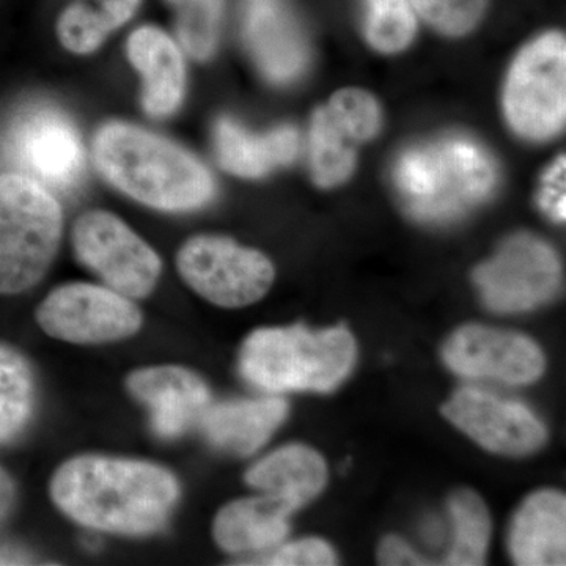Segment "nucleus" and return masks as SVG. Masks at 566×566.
<instances>
[{"mask_svg":"<svg viewBox=\"0 0 566 566\" xmlns=\"http://www.w3.org/2000/svg\"><path fill=\"white\" fill-rule=\"evenodd\" d=\"M128 390L150 409L153 428L163 438L185 433L210 408V390L202 379L174 365L134 371Z\"/></svg>","mask_w":566,"mask_h":566,"instance_id":"obj_15","label":"nucleus"},{"mask_svg":"<svg viewBox=\"0 0 566 566\" xmlns=\"http://www.w3.org/2000/svg\"><path fill=\"white\" fill-rule=\"evenodd\" d=\"M453 520V543L447 565L476 566L485 564L491 538V517L485 502L474 491L461 490L450 499Z\"/></svg>","mask_w":566,"mask_h":566,"instance_id":"obj_24","label":"nucleus"},{"mask_svg":"<svg viewBox=\"0 0 566 566\" xmlns=\"http://www.w3.org/2000/svg\"><path fill=\"white\" fill-rule=\"evenodd\" d=\"M14 499H17V490H14L13 482L9 474L0 468V521L10 515Z\"/></svg>","mask_w":566,"mask_h":566,"instance_id":"obj_32","label":"nucleus"},{"mask_svg":"<svg viewBox=\"0 0 566 566\" xmlns=\"http://www.w3.org/2000/svg\"><path fill=\"white\" fill-rule=\"evenodd\" d=\"M71 240L77 260L114 292L132 300L155 290L161 259L118 216L102 210L84 212L74 223Z\"/></svg>","mask_w":566,"mask_h":566,"instance_id":"obj_8","label":"nucleus"},{"mask_svg":"<svg viewBox=\"0 0 566 566\" xmlns=\"http://www.w3.org/2000/svg\"><path fill=\"white\" fill-rule=\"evenodd\" d=\"M286 412L289 405L282 398L227 401L210 406L200 423L212 446L245 457L266 444Z\"/></svg>","mask_w":566,"mask_h":566,"instance_id":"obj_20","label":"nucleus"},{"mask_svg":"<svg viewBox=\"0 0 566 566\" xmlns=\"http://www.w3.org/2000/svg\"><path fill=\"white\" fill-rule=\"evenodd\" d=\"M245 46L271 82L296 81L308 63V46L293 18L275 0H251L244 18Z\"/></svg>","mask_w":566,"mask_h":566,"instance_id":"obj_16","label":"nucleus"},{"mask_svg":"<svg viewBox=\"0 0 566 566\" xmlns=\"http://www.w3.org/2000/svg\"><path fill=\"white\" fill-rule=\"evenodd\" d=\"M382 111L371 93L344 88L315 111L308 134L312 177L322 188L349 180L357 164V147L378 136Z\"/></svg>","mask_w":566,"mask_h":566,"instance_id":"obj_10","label":"nucleus"},{"mask_svg":"<svg viewBox=\"0 0 566 566\" xmlns=\"http://www.w3.org/2000/svg\"><path fill=\"white\" fill-rule=\"evenodd\" d=\"M35 385L31 367L20 353L0 345V444L9 442L32 415Z\"/></svg>","mask_w":566,"mask_h":566,"instance_id":"obj_25","label":"nucleus"},{"mask_svg":"<svg viewBox=\"0 0 566 566\" xmlns=\"http://www.w3.org/2000/svg\"><path fill=\"white\" fill-rule=\"evenodd\" d=\"M214 148L227 172L241 178H262L296 159L300 134L290 125L252 134L232 118H219L214 126Z\"/></svg>","mask_w":566,"mask_h":566,"instance_id":"obj_19","label":"nucleus"},{"mask_svg":"<svg viewBox=\"0 0 566 566\" xmlns=\"http://www.w3.org/2000/svg\"><path fill=\"white\" fill-rule=\"evenodd\" d=\"M245 482L264 494L282 499L296 512L322 493L327 468L323 457L311 447L286 446L253 464Z\"/></svg>","mask_w":566,"mask_h":566,"instance_id":"obj_22","label":"nucleus"},{"mask_svg":"<svg viewBox=\"0 0 566 566\" xmlns=\"http://www.w3.org/2000/svg\"><path fill=\"white\" fill-rule=\"evenodd\" d=\"M293 512L292 505L275 495L240 499L218 513L212 534L227 553L270 549L289 535V516Z\"/></svg>","mask_w":566,"mask_h":566,"instance_id":"obj_21","label":"nucleus"},{"mask_svg":"<svg viewBox=\"0 0 566 566\" xmlns=\"http://www.w3.org/2000/svg\"><path fill=\"white\" fill-rule=\"evenodd\" d=\"M177 10V36L197 61H208L218 46L222 0H166Z\"/></svg>","mask_w":566,"mask_h":566,"instance_id":"obj_27","label":"nucleus"},{"mask_svg":"<svg viewBox=\"0 0 566 566\" xmlns=\"http://www.w3.org/2000/svg\"><path fill=\"white\" fill-rule=\"evenodd\" d=\"M92 159L104 180L155 210H199L216 193L210 169L196 155L132 123L102 126L93 137Z\"/></svg>","mask_w":566,"mask_h":566,"instance_id":"obj_2","label":"nucleus"},{"mask_svg":"<svg viewBox=\"0 0 566 566\" xmlns=\"http://www.w3.org/2000/svg\"><path fill=\"white\" fill-rule=\"evenodd\" d=\"M444 360L457 375L509 385L534 382L546 368L545 354L526 335L480 324L463 326L447 340Z\"/></svg>","mask_w":566,"mask_h":566,"instance_id":"obj_13","label":"nucleus"},{"mask_svg":"<svg viewBox=\"0 0 566 566\" xmlns=\"http://www.w3.org/2000/svg\"><path fill=\"white\" fill-rule=\"evenodd\" d=\"M178 495L177 479L167 469L122 458H73L51 482L52 501L66 516L111 534L159 531Z\"/></svg>","mask_w":566,"mask_h":566,"instance_id":"obj_1","label":"nucleus"},{"mask_svg":"<svg viewBox=\"0 0 566 566\" xmlns=\"http://www.w3.org/2000/svg\"><path fill=\"white\" fill-rule=\"evenodd\" d=\"M182 281L219 307H245L262 300L275 271L266 255L230 238L200 234L186 241L177 255Z\"/></svg>","mask_w":566,"mask_h":566,"instance_id":"obj_7","label":"nucleus"},{"mask_svg":"<svg viewBox=\"0 0 566 566\" xmlns=\"http://www.w3.org/2000/svg\"><path fill=\"white\" fill-rule=\"evenodd\" d=\"M565 172V156H560V158H557L553 166L546 170L538 193L539 207L556 222H564L566 218Z\"/></svg>","mask_w":566,"mask_h":566,"instance_id":"obj_30","label":"nucleus"},{"mask_svg":"<svg viewBox=\"0 0 566 566\" xmlns=\"http://www.w3.org/2000/svg\"><path fill=\"white\" fill-rule=\"evenodd\" d=\"M140 0H76L57 21V35L73 54H92L139 9Z\"/></svg>","mask_w":566,"mask_h":566,"instance_id":"obj_23","label":"nucleus"},{"mask_svg":"<svg viewBox=\"0 0 566 566\" xmlns=\"http://www.w3.org/2000/svg\"><path fill=\"white\" fill-rule=\"evenodd\" d=\"M364 31L382 54H398L415 40L417 14L411 0H364Z\"/></svg>","mask_w":566,"mask_h":566,"instance_id":"obj_26","label":"nucleus"},{"mask_svg":"<svg viewBox=\"0 0 566 566\" xmlns=\"http://www.w3.org/2000/svg\"><path fill=\"white\" fill-rule=\"evenodd\" d=\"M36 322L57 340L99 345L132 337L140 329L142 314L129 297L109 286L80 282L48 294L36 308Z\"/></svg>","mask_w":566,"mask_h":566,"instance_id":"obj_9","label":"nucleus"},{"mask_svg":"<svg viewBox=\"0 0 566 566\" xmlns=\"http://www.w3.org/2000/svg\"><path fill=\"white\" fill-rule=\"evenodd\" d=\"M126 55L144 80L145 112L155 118L175 114L186 88L185 59L178 44L161 29L144 25L129 35Z\"/></svg>","mask_w":566,"mask_h":566,"instance_id":"obj_17","label":"nucleus"},{"mask_svg":"<svg viewBox=\"0 0 566 566\" xmlns=\"http://www.w3.org/2000/svg\"><path fill=\"white\" fill-rule=\"evenodd\" d=\"M337 564L333 547L319 538H305L289 543L271 556L260 558L255 565L329 566Z\"/></svg>","mask_w":566,"mask_h":566,"instance_id":"obj_29","label":"nucleus"},{"mask_svg":"<svg viewBox=\"0 0 566 566\" xmlns=\"http://www.w3.org/2000/svg\"><path fill=\"white\" fill-rule=\"evenodd\" d=\"M509 543L510 553L517 565H565V495L545 490L526 499L513 517Z\"/></svg>","mask_w":566,"mask_h":566,"instance_id":"obj_18","label":"nucleus"},{"mask_svg":"<svg viewBox=\"0 0 566 566\" xmlns=\"http://www.w3.org/2000/svg\"><path fill=\"white\" fill-rule=\"evenodd\" d=\"M11 148L24 175L46 189L66 191L81 180V136L62 112L43 107L25 115L14 128Z\"/></svg>","mask_w":566,"mask_h":566,"instance_id":"obj_14","label":"nucleus"},{"mask_svg":"<svg viewBox=\"0 0 566 566\" xmlns=\"http://www.w3.org/2000/svg\"><path fill=\"white\" fill-rule=\"evenodd\" d=\"M62 229L50 189L21 172L0 174V294L25 292L44 277Z\"/></svg>","mask_w":566,"mask_h":566,"instance_id":"obj_5","label":"nucleus"},{"mask_svg":"<svg viewBox=\"0 0 566 566\" xmlns=\"http://www.w3.org/2000/svg\"><path fill=\"white\" fill-rule=\"evenodd\" d=\"M356 357V340L344 326L323 331L268 327L245 338L240 370L268 392H331L353 370Z\"/></svg>","mask_w":566,"mask_h":566,"instance_id":"obj_4","label":"nucleus"},{"mask_svg":"<svg viewBox=\"0 0 566 566\" xmlns=\"http://www.w3.org/2000/svg\"><path fill=\"white\" fill-rule=\"evenodd\" d=\"M379 564L381 565H427L419 554L412 549L405 539L398 536H387L382 539L378 553Z\"/></svg>","mask_w":566,"mask_h":566,"instance_id":"obj_31","label":"nucleus"},{"mask_svg":"<svg viewBox=\"0 0 566 566\" xmlns=\"http://www.w3.org/2000/svg\"><path fill=\"white\" fill-rule=\"evenodd\" d=\"M506 120L528 140L560 133L566 118V41L549 32L517 54L505 82Z\"/></svg>","mask_w":566,"mask_h":566,"instance_id":"obj_6","label":"nucleus"},{"mask_svg":"<svg viewBox=\"0 0 566 566\" xmlns=\"http://www.w3.org/2000/svg\"><path fill=\"white\" fill-rule=\"evenodd\" d=\"M474 282L491 311L517 314L538 307L557 293L560 262L545 241L520 233L476 268Z\"/></svg>","mask_w":566,"mask_h":566,"instance_id":"obj_11","label":"nucleus"},{"mask_svg":"<svg viewBox=\"0 0 566 566\" xmlns=\"http://www.w3.org/2000/svg\"><path fill=\"white\" fill-rule=\"evenodd\" d=\"M442 412L476 444L501 455H528L546 442L545 424L527 406L476 387L458 390Z\"/></svg>","mask_w":566,"mask_h":566,"instance_id":"obj_12","label":"nucleus"},{"mask_svg":"<svg viewBox=\"0 0 566 566\" xmlns=\"http://www.w3.org/2000/svg\"><path fill=\"white\" fill-rule=\"evenodd\" d=\"M395 185L416 219L449 222L494 192L497 167L475 140L442 137L401 153L395 164Z\"/></svg>","mask_w":566,"mask_h":566,"instance_id":"obj_3","label":"nucleus"},{"mask_svg":"<svg viewBox=\"0 0 566 566\" xmlns=\"http://www.w3.org/2000/svg\"><path fill=\"white\" fill-rule=\"evenodd\" d=\"M416 14L436 31L463 36L485 17L490 0H411Z\"/></svg>","mask_w":566,"mask_h":566,"instance_id":"obj_28","label":"nucleus"}]
</instances>
